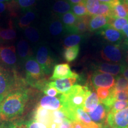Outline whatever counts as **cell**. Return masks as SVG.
<instances>
[{
    "label": "cell",
    "mask_w": 128,
    "mask_h": 128,
    "mask_svg": "<svg viewBox=\"0 0 128 128\" xmlns=\"http://www.w3.org/2000/svg\"><path fill=\"white\" fill-rule=\"evenodd\" d=\"M28 92L23 87L10 92L0 103V116L2 120H13L23 114L28 100Z\"/></svg>",
    "instance_id": "6da1fadb"
},
{
    "label": "cell",
    "mask_w": 128,
    "mask_h": 128,
    "mask_svg": "<svg viewBox=\"0 0 128 128\" xmlns=\"http://www.w3.org/2000/svg\"><path fill=\"white\" fill-rule=\"evenodd\" d=\"M90 88L87 86L74 85L65 93L60 94L62 108L66 109L74 110L82 108L85 99Z\"/></svg>",
    "instance_id": "7a4b0ae2"
},
{
    "label": "cell",
    "mask_w": 128,
    "mask_h": 128,
    "mask_svg": "<svg viewBox=\"0 0 128 128\" xmlns=\"http://www.w3.org/2000/svg\"><path fill=\"white\" fill-rule=\"evenodd\" d=\"M26 72V82L36 88L43 90L48 81L45 74L35 57H30L24 64Z\"/></svg>",
    "instance_id": "3957f363"
},
{
    "label": "cell",
    "mask_w": 128,
    "mask_h": 128,
    "mask_svg": "<svg viewBox=\"0 0 128 128\" xmlns=\"http://www.w3.org/2000/svg\"><path fill=\"white\" fill-rule=\"evenodd\" d=\"M23 85L24 81L19 79L14 70L1 67L0 70V103L10 92L23 87Z\"/></svg>",
    "instance_id": "277c9868"
},
{
    "label": "cell",
    "mask_w": 128,
    "mask_h": 128,
    "mask_svg": "<svg viewBox=\"0 0 128 128\" xmlns=\"http://www.w3.org/2000/svg\"><path fill=\"white\" fill-rule=\"evenodd\" d=\"M34 54L35 58L41 66L44 74L49 75L51 72L55 62L49 46L44 43H40L35 46Z\"/></svg>",
    "instance_id": "5b68a950"
},
{
    "label": "cell",
    "mask_w": 128,
    "mask_h": 128,
    "mask_svg": "<svg viewBox=\"0 0 128 128\" xmlns=\"http://www.w3.org/2000/svg\"><path fill=\"white\" fill-rule=\"evenodd\" d=\"M128 106L115 113L108 112L106 120L100 128H128Z\"/></svg>",
    "instance_id": "8992f818"
},
{
    "label": "cell",
    "mask_w": 128,
    "mask_h": 128,
    "mask_svg": "<svg viewBox=\"0 0 128 128\" xmlns=\"http://www.w3.org/2000/svg\"><path fill=\"white\" fill-rule=\"evenodd\" d=\"M102 60L113 64H126L120 44H107L102 48L100 52Z\"/></svg>",
    "instance_id": "52a82bcc"
},
{
    "label": "cell",
    "mask_w": 128,
    "mask_h": 128,
    "mask_svg": "<svg viewBox=\"0 0 128 128\" xmlns=\"http://www.w3.org/2000/svg\"><path fill=\"white\" fill-rule=\"evenodd\" d=\"M17 65L18 60L15 46H0V66L14 70Z\"/></svg>",
    "instance_id": "ba28073f"
},
{
    "label": "cell",
    "mask_w": 128,
    "mask_h": 128,
    "mask_svg": "<svg viewBox=\"0 0 128 128\" xmlns=\"http://www.w3.org/2000/svg\"><path fill=\"white\" fill-rule=\"evenodd\" d=\"M91 86L96 90L98 88L110 89L116 82V78L109 74L94 71L90 78Z\"/></svg>",
    "instance_id": "9c48e42d"
},
{
    "label": "cell",
    "mask_w": 128,
    "mask_h": 128,
    "mask_svg": "<svg viewBox=\"0 0 128 128\" xmlns=\"http://www.w3.org/2000/svg\"><path fill=\"white\" fill-rule=\"evenodd\" d=\"M106 40L114 44H120L124 42V36L121 32L118 31L108 24L97 32Z\"/></svg>",
    "instance_id": "30bf717a"
},
{
    "label": "cell",
    "mask_w": 128,
    "mask_h": 128,
    "mask_svg": "<svg viewBox=\"0 0 128 128\" xmlns=\"http://www.w3.org/2000/svg\"><path fill=\"white\" fill-rule=\"evenodd\" d=\"M126 64H113L108 62H98L92 65L94 71L109 74L117 76L122 73Z\"/></svg>",
    "instance_id": "8fae6325"
},
{
    "label": "cell",
    "mask_w": 128,
    "mask_h": 128,
    "mask_svg": "<svg viewBox=\"0 0 128 128\" xmlns=\"http://www.w3.org/2000/svg\"><path fill=\"white\" fill-rule=\"evenodd\" d=\"M69 78H80V76L78 74L72 71L68 64H60L54 66L52 76L50 78V80Z\"/></svg>",
    "instance_id": "7c38bea8"
},
{
    "label": "cell",
    "mask_w": 128,
    "mask_h": 128,
    "mask_svg": "<svg viewBox=\"0 0 128 128\" xmlns=\"http://www.w3.org/2000/svg\"><path fill=\"white\" fill-rule=\"evenodd\" d=\"M16 53L18 64L20 65H24L26 60L33 56V52L29 42L24 39H21L17 42Z\"/></svg>",
    "instance_id": "4fadbf2b"
},
{
    "label": "cell",
    "mask_w": 128,
    "mask_h": 128,
    "mask_svg": "<svg viewBox=\"0 0 128 128\" xmlns=\"http://www.w3.org/2000/svg\"><path fill=\"white\" fill-rule=\"evenodd\" d=\"M110 109L102 103H100L92 112L88 113L93 122L97 124L100 128L106 120L107 116Z\"/></svg>",
    "instance_id": "5bb4252c"
},
{
    "label": "cell",
    "mask_w": 128,
    "mask_h": 128,
    "mask_svg": "<svg viewBox=\"0 0 128 128\" xmlns=\"http://www.w3.org/2000/svg\"><path fill=\"white\" fill-rule=\"evenodd\" d=\"M47 32L50 36L58 38L66 34V30L60 18L55 16L52 17L47 24Z\"/></svg>",
    "instance_id": "9a60e30c"
},
{
    "label": "cell",
    "mask_w": 128,
    "mask_h": 128,
    "mask_svg": "<svg viewBox=\"0 0 128 128\" xmlns=\"http://www.w3.org/2000/svg\"><path fill=\"white\" fill-rule=\"evenodd\" d=\"M79 78H76L58 79L50 82H48L47 86L55 88L60 94H63L71 89L76 84Z\"/></svg>",
    "instance_id": "2e32d148"
},
{
    "label": "cell",
    "mask_w": 128,
    "mask_h": 128,
    "mask_svg": "<svg viewBox=\"0 0 128 128\" xmlns=\"http://www.w3.org/2000/svg\"><path fill=\"white\" fill-rule=\"evenodd\" d=\"M38 17V12L34 8L28 9L23 12V14L17 21V26L22 29L31 26L32 23Z\"/></svg>",
    "instance_id": "e0dca14e"
},
{
    "label": "cell",
    "mask_w": 128,
    "mask_h": 128,
    "mask_svg": "<svg viewBox=\"0 0 128 128\" xmlns=\"http://www.w3.org/2000/svg\"><path fill=\"white\" fill-rule=\"evenodd\" d=\"M34 120L45 124L48 128H50L53 124L52 111L38 105L34 113Z\"/></svg>",
    "instance_id": "ac0fdd59"
},
{
    "label": "cell",
    "mask_w": 128,
    "mask_h": 128,
    "mask_svg": "<svg viewBox=\"0 0 128 128\" xmlns=\"http://www.w3.org/2000/svg\"><path fill=\"white\" fill-rule=\"evenodd\" d=\"M39 106L43 108L50 110L55 111L60 110L62 108V104L60 97H50L44 96L42 97L39 102Z\"/></svg>",
    "instance_id": "d6986e66"
},
{
    "label": "cell",
    "mask_w": 128,
    "mask_h": 128,
    "mask_svg": "<svg viewBox=\"0 0 128 128\" xmlns=\"http://www.w3.org/2000/svg\"><path fill=\"white\" fill-rule=\"evenodd\" d=\"M109 17L100 15L91 16L89 21V32H98L108 24Z\"/></svg>",
    "instance_id": "ffe728a7"
},
{
    "label": "cell",
    "mask_w": 128,
    "mask_h": 128,
    "mask_svg": "<svg viewBox=\"0 0 128 128\" xmlns=\"http://www.w3.org/2000/svg\"><path fill=\"white\" fill-rule=\"evenodd\" d=\"M23 31L26 39L30 44L36 46L42 43L40 32L37 27L31 25L23 29Z\"/></svg>",
    "instance_id": "44dd1931"
},
{
    "label": "cell",
    "mask_w": 128,
    "mask_h": 128,
    "mask_svg": "<svg viewBox=\"0 0 128 128\" xmlns=\"http://www.w3.org/2000/svg\"><path fill=\"white\" fill-rule=\"evenodd\" d=\"M20 8L15 0L8 2H0V17L7 14L9 16L13 17H18Z\"/></svg>",
    "instance_id": "7402d4cb"
},
{
    "label": "cell",
    "mask_w": 128,
    "mask_h": 128,
    "mask_svg": "<svg viewBox=\"0 0 128 128\" xmlns=\"http://www.w3.org/2000/svg\"><path fill=\"white\" fill-rule=\"evenodd\" d=\"M74 113L75 122H79L84 124L86 128L95 127L98 126L92 121L88 114L85 112L82 108H76L74 111Z\"/></svg>",
    "instance_id": "603a6c76"
},
{
    "label": "cell",
    "mask_w": 128,
    "mask_h": 128,
    "mask_svg": "<svg viewBox=\"0 0 128 128\" xmlns=\"http://www.w3.org/2000/svg\"><path fill=\"white\" fill-rule=\"evenodd\" d=\"M100 103L98 96L94 91L90 90L85 99L83 110L87 113L92 112Z\"/></svg>",
    "instance_id": "cb8c5ba5"
},
{
    "label": "cell",
    "mask_w": 128,
    "mask_h": 128,
    "mask_svg": "<svg viewBox=\"0 0 128 128\" xmlns=\"http://www.w3.org/2000/svg\"><path fill=\"white\" fill-rule=\"evenodd\" d=\"M72 5L68 0H56L52 5V12L56 16H60L71 12Z\"/></svg>",
    "instance_id": "d4e9b609"
},
{
    "label": "cell",
    "mask_w": 128,
    "mask_h": 128,
    "mask_svg": "<svg viewBox=\"0 0 128 128\" xmlns=\"http://www.w3.org/2000/svg\"><path fill=\"white\" fill-rule=\"evenodd\" d=\"M90 17L91 16L88 15L78 17L71 34H84L85 33L89 31V21Z\"/></svg>",
    "instance_id": "484cf974"
},
{
    "label": "cell",
    "mask_w": 128,
    "mask_h": 128,
    "mask_svg": "<svg viewBox=\"0 0 128 128\" xmlns=\"http://www.w3.org/2000/svg\"><path fill=\"white\" fill-rule=\"evenodd\" d=\"M58 17L60 18V21L65 27L66 34H71L72 30L76 23L78 17H76L71 12L58 16Z\"/></svg>",
    "instance_id": "4316f807"
},
{
    "label": "cell",
    "mask_w": 128,
    "mask_h": 128,
    "mask_svg": "<svg viewBox=\"0 0 128 128\" xmlns=\"http://www.w3.org/2000/svg\"><path fill=\"white\" fill-rule=\"evenodd\" d=\"M17 38V33L14 28L12 21L9 22L8 27L7 28L0 29V40L4 42H12Z\"/></svg>",
    "instance_id": "83f0119b"
},
{
    "label": "cell",
    "mask_w": 128,
    "mask_h": 128,
    "mask_svg": "<svg viewBox=\"0 0 128 128\" xmlns=\"http://www.w3.org/2000/svg\"><path fill=\"white\" fill-rule=\"evenodd\" d=\"M86 35L79 34H70L64 38L62 44L64 48L71 47L79 45L80 44L85 40Z\"/></svg>",
    "instance_id": "f1b7e54d"
},
{
    "label": "cell",
    "mask_w": 128,
    "mask_h": 128,
    "mask_svg": "<svg viewBox=\"0 0 128 128\" xmlns=\"http://www.w3.org/2000/svg\"><path fill=\"white\" fill-rule=\"evenodd\" d=\"M80 50V45H76L64 48V50L63 51L64 59L68 62H72L74 61L79 55Z\"/></svg>",
    "instance_id": "f546056e"
},
{
    "label": "cell",
    "mask_w": 128,
    "mask_h": 128,
    "mask_svg": "<svg viewBox=\"0 0 128 128\" xmlns=\"http://www.w3.org/2000/svg\"><path fill=\"white\" fill-rule=\"evenodd\" d=\"M128 23V18L120 17H109L108 24L118 31L121 32L123 28Z\"/></svg>",
    "instance_id": "4dcf8cb0"
},
{
    "label": "cell",
    "mask_w": 128,
    "mask_h": 128,
    "mask_svg": "<svg viewBox=\"0 0 128 128\" xmlns=\"http://www.w3.org/2000/svg\"><path fill=\"white\" fill-rule=\"evenodd\" d=\"M84 3L87 8L88 15L95 16L98 12L100 2L98 0H84Z\"/></svg>",
    "instance_id": "1f68e13d"
},
{
    "label": "cell",
    "mask_w": 128,
    "mask_h": 128,
    "mask_svg": "<svg viewBox=\"0 0 128 128\" xmlns=\"http://www.w3.org/2000/svg\"><path fill=\"white\" fill-rule=\"evenodd\" d=\"M52 116L53 123L56 124H61L64 120L68 119L66 112L62 108L60 110L52 111Z\"/></svg>",
    "instance_id": "d6a6232c"
},
{
    "label": "cell",
    "mask_w": 128,
    "mask_h": 128,
    "mask_svg": "<svg viewBox=\"0 0 128 128\" xmlns=\"http://www.w3.org/2000/svg\"><path fill=\"white\" fill-rule=\"evenodd\" d=\"M113 88L115 91H128V80L122 75L116 78V82Z\"/></svg>",
    "instance_id": "836d02e7"
},
{
    "label": "cell",
    "mask_w": 128,
    "mask_h": 128,
    "mask_svg": "<svg viewBox=\"0 0 128 128\" xmlns=\"http://www.w3.org/2000/svg\"><path fill=\"white\" fill-rule=\"evenodd\" d=\"M71 12L78 17L88 15L87 8L84 2H80L77 4L72 5Z\"/></svg>",
    "instance_id": "e575fe53"
},
{
    "label": "cell",
    "mask_w": 128,
    "mask_h": 128,
    "mask_svg": "<svg viewBox=\"0 0 128 128\" xmlns=\"http://www.w3.org/2000/svg\"><path fill=\"white\" fill-rule=\"evenodd\" d=\"M2 128H28V121H8L1 124Z\"/></svg>",
    "instance_id": "d590c367"
},
{
    "label": "cell",
    "mask_w": 128,
    "mask_h": 128,
    "mask_svg": "<svg viewBox=\"0 0 128 128\" xmlns=\"http://www.w3.org/2000/svg\"><path fill=\"white\" fill-rule=\"evenodd\" d=\"M112 14V8L109 3L100 2L98 12L96 15H100L106 17H111Z\"/></svg>",
    "instance_id": "8d00e7d4"
},
{
    "label": "cell",
    "mask_w": 128,
    "mask_h": 128,
    "mask_svg": "<svg viewBox=\"0 0 128 128\" xmlns=\"http://www.w3.org/2000/svg\"><path fill=\"white\" fill-rule=\"evenodd\" d=\"M22 12L32 8L36 4L37 0H15Z\"/></svg>",
    "instance_id": "74e56055"
},
{
    "label": "cell",
    "mask_w": 128,
    "mask_h": 128,
    "mask_svg": "<svg viewBox=\"0 0 128 128\" xmlns=\"http://www.w3.org/2000/svg\"><path fill=\"white\" fill-rule=\"evenodd\" d=\"M128 106V101H116L112 105L109 112L115 113V112L120 111L124 109Z\"/></svg>",
    "instance_id": "f35d334b"
},
{
    "label": "cell",
    "mask_w": 128,
    "mask_h": 128,
    "mask_svg": "<svg viewBox=\"0 0 128 128\" xmlns=\"http://www.w3.org/2000/svg\"><path fill=\"white\" fill-rule=\"evenodd\" d=\"M97 94L100 100V102H103L109 96L111 92V88H98L96 89Z\"/></svg>",
    "instance_id": "ab89813d"
},
{
    "label": "cell",
    "mask_w": 128,
    "mask_h": 128,
    "mask_svg": "<svg viewBox=\"0 0 128 128\" xmlns=\"http://www.w3.org/2000/svg\"><path fill=\"white\" fill-rule=\"evenodd\" d=\"M43 92L44 94H46V96H50V97H55L60 94L56 89L54 87H49L47 86V84H46V87L43 90Z\"/></svg>",
    "instance_id": "60d3db41"
},
{
    "label": "cell",
    "mask_w": 128,
    "mask_h": 128,
    "mask_svg": "<svg viewBox=\"0 0 128 128\" xmlns=\"http://www.w3.org/2000/svg\"><path fill=\"white\" fill-rule=\"evenodd\" d=\"M28 128H48L45 124L35 121L34 120L28 121Z\"/></svg>",
    "instance_id": "b9f144b4"
},
{
    "label": "cell",
    "mask_w": 128,
    "mask_h": 128,
    "mask_svg": "<svg viewBox=\"0 0 128 128\" xmlns=\"http://www.w3.org/2000/svg\"><path fill=\"white\" fill-rule=\"evenodd\" d=\"M120 47L123 54H124V61H125L126 64L128 65V44L123 42L120 44Z\"/></svg>",
    "instance_id": "7bdbcfd3"
},
{
    "label": "cell",
    "mask_w": 128,
    "mask_h": 128,
    "mask_svg": "<svg viewBox=\"0 0 128 128\" xmlns=\"http://www.w3.org/2000/svg\"><path fill=\"white\" fill-rule=\"evenodd\" d=\"M56 128H72V122L65 119L61 124H56Z\"/></svg>",
    "instance_id": "ee69618b"
},
{
    "label": "cell",
    "mask_w": 128,
    "mask_h": 128,
    "mask_svg": "<svg viewBox=\"0 0 128 128\" xmlns=\"http://www.w3.org/2000/svg\"><path fill=\"white\" fill-rule=\"evenodd\" d=\"M121 33L124 36V42L128 44V23L123 28Z\"/></svg>",
    "instance_id": "f6af8a7d"
},
{
    "label": "cell",
    "mask_w": 128,
    "mask_h": 128,
    "mask_svg": "<svg viewBox=\"0 0 128 128\" xmlns=\"http://www.w3.org/2000/svg\"><path fill=\"white\" fill-rule=\"evenodd\" d=\"M121 75L124 76L126 80H128V65L127 64L124 65V68L122 70V72L121 73Z\"/></svg>",
    "instance_id": "bcb514c9"
},
{
    "label": "cell",
    "mask_w": 128,
    "mask_h": 128,
    "mask_svg": "<svg viewBox=\"0 0 128 128\" xmlns=\"http://www.w3.org/2000/svg\"><path fill=\"white\" fill-rule=\"evenodd\" d=\"M72 128H86V126L79 122L76 121L72 122Z\"/></svg>",
    "instance_id": "7dc6e473"
},
{
    "label": "cell",
    "mask_w": 128,
    "mask_h": 128,
    "mask_svg": "<svg viewBox=\"0 0 128 128\" xmlns=\"http://www.w3.org/2000/svg\"><path fill=\"white\" fill-rule=\"evenodd\" d=\"M68 1L71 5L79 4L80 2H84V0H68Z\"/></svg>",
    "instance_id": "c3c4849f"
},
{
    "label": "cell",
    "mask_w": 128,
    "mask_h": 128,
    "mask_svg": "<svg viewBox=\"0 0 128 128\" xmlns=\"http://www.w3.org/2000/svg\"><path fill=\"white\" fill-rule=\"evenodd\" d=\"M101 2H105V3H110L112 0H98Z\"/></svg>",
    "instance_id": "681fc988"
},
{
    "label": "cell",
    "mask_w": 128,
    "mask_h": 128,
    "mask_svg": "<svg viewBox=\"0 0 128 128\" xmlns=\"http://www.w3.org/2000/svg\"><path fill=\"white\" fill-rule=\"evenodd\" d=\"M12 0H0V2H11L12 1Z\"/></svg>",
    "instance_id": "f907efd6"
},
{
    "label": "cell",
    "mask_w": 128,
    "mask_h": 128,
    "mask_svg": "<svg viewBox=\"0 0 128 128\" xmlns=\"http://www.w3.org/2000/svg\"><path fill=\"white\" fill-rule=\"evenodd\" d=\"M99 128L98 126H95V127H91V128Z\"/></svg>",
    "instance_id": "816d5d0a"
},
{
    "label": "cell",
    "mask_w": 128,
    "mask_h": 128,
    "mask_svg": "<svg viewBox=\"0 0 128 128\" xmlns=\"http://www.w3.org/2000/svg\"><path fill=\"white\" fill-rule=\"evenodd\" d=\"M0 128H2V126H1V124H0Z\"/></svg>",
    "instance_id": "f5cc1de1"
},
{
    "label": "cell",
    "mask_w": 128,
    "mask_h": 128,
    "mask_svg": "<svg viewBox=\"0 0 128 128\" xmlns=\"http://www.w3.org/2000/svg\"><path fill=\"white\" fill-rule=\"evenodd\" d=\"M1 116H0V121H1Z\"/></svg>",
    "instance_id": "db71d44e"
},
{
    "label": "cell",
    "mask_w": 128,
    "mask_h": 128,
    "mask_svg": "<svg viewBox=\"0 0 128 128\" xmlns=\"http://www.w3.org/2000/svg\"><path fill=\"white\" fill-rule=\"evenodd\" d=\"M1 66H0V70H1Z\"/></svg>",
    "instance_id": "11a10c76"
},
{
    "label": "cell",
    "mask_w": 128,
    "mask_h": 128,
    "mask_svg": "<svg viewBox=\"0 0 128 128\" xmlns=\"http://www.w3.org/2000/svg\"><path fill=\"white\" fill-rule=\"evenodd\" d=\"M127 1H128V0H127Z\"/></svg>",
    "instance_id": "9f6ffc18"
},
{
    "label": "cell",
    "mask_w": 128,
    "mask_h": 128,
    "mask_svg": "<svg viewBox=\"0 0 128 128\" xmlns=\"http://www.w3.org/2000/svg\"><path fill=\"white\" fill-rule=\"evenodd\" d=\"M0 29H1V28H0Z\"/></svg>",
    "instance_id": "6f0895ef"
},
{
    "label": "cell",
    "mask_w": 128,
    "mask_h": 128,
    "mask_svg": "<svg viewBox=\"0 0 128 128\" xmlns=\"http://www.w3.org/2000/svg\"></svg>",
    "instance_id": "680465c9"
}]
</instances>
